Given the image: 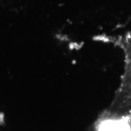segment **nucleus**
Here are the masks:
<instances>
[{
    "instance_id": "nucleus-1",
    "label": "nucleus",
    "mask_w": 131,
    "mask_h": 131,
    "mask_svg": "<svg viewBox=\"0 0 131 131\" xmlns=\"http://www.w3.org/2000/svg\"><path fill=\"white\" fill-rule=\"evenodd\" d=\"M95 131H131V117L104 112L96 121Z\"/></svg>"
},
{
    "instance_id": "nucleus-2",
    "label": "nucleus",
    "mask_w": 131,
    "mask_h": 131,
    "mask_svg": "<svg viewBox=\"0 0 131 131\" xmlns=\"http://www.w3.org/2000/svg\"><path fill=\"white\" fill-rule=\"evenodd\" d=\"M0 118H1V117H0Z\"/></svg>"
}]
</instances>
